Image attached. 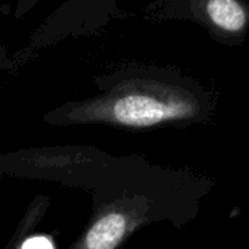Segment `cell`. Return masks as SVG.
I'll use <instances>...</instances> for the list:
<instances>
[{"label":"cell","instance_id":"cell-1","mask_svg":"<svg viewBox=\"0 0 249 249\" xmlns=\"http://www.w3.org/2000/svg\"><path fill=\"white\" fill-rule=\"evenodd\" d=\"M194 112L191 101L178 90L125 92L111 105L112 118L124 125L147 127L168 120H178Z\"/></svg>","mask_w":249,"mask_h":249},{"label":"cell","instance_id":"cell-2","mask_svg":"<svg viewBox=\"0 0 249 249\" xmlns=\"http://www.w3.org/2000/svg\"><path fill=\"white\" fill-rule=\"evenodd\" d=\"M201 13L217 34L244 35L249 26V10L242 0H204Z\"/></svg>","mask_w":249,"mask_h":249},{"label":"cell","instance_id":"cell-3","mask_svg":"<svg viewBox=\"0 0 249 249\" xmlns=\"http://www.w3.org/2000/svg\"><path fill=\"white\" fill-rule=\"evenodd\" d=\"M125 232V219L121 214H108L99 219L86 236L88 249H114Z\"/></svg>","mask_w":249,"mask_h":249},{"label":"cell","instance_id":"cell-4","mask_svg":"<svg viewBox=\"0 0 249 249\" xmlns=\"http://www.w3.org/2000/svg\"><path fill=\"white\" fill-rule=\"evenodd\" d=\"M22 249H54L51 241L45 236H34L23 242Z\"/></svg>","mask_w":249,"mask_h":249},{"label":"cell","instance_id":"cell-5","mask_svg":"<svg viewBox=\"0 0 249 249\" xmlns=\"http://www.w3.org/2000/svg\"><path fill=\"white\" fill-rule=\"evenodd\" d=\"M39 0H19V4H18V9H16V18L28 13L31 10V7L34 4H36Z\"/></svg>","mask_w":249,"mask_h":249}]
</instances>
